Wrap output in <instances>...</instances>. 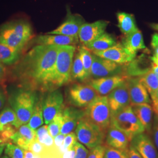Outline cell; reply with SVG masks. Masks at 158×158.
<instances>
[{
	"label": "cell",
	"mask_w": 158,
	"mask_h": 158,
	"mask_svg": "<svg viewBox=\"0 0 158 158\" xmlns=\"http://www.w3.org/2000/svg\"><path fill=\"white\" fill-rule=\"evenodd\" d=\"M151 27L153 29H154L156 31L157 29H158V23H152L151 25Z\"/></svg>",
	"instance_id": "53"
},
{
	"label": "cell",
	"mask_w": 158,
	"mask_h": 158,
	"mask_svg": "<svg viewBox=\"0 0 158 158\" xmlns=\"http://www.w3.org/2000/svg\"><path fill=\"white\" fill-rule=\"evenodd\" d=\"M71 78L80 81H85L88 80L78 52L77 53L76 52L74 56L71 72Z\"/></svg>",
	"instance_id": "30"
},
{
	"label": "cell",
	"mask_w": 158,
	"mask_h": 158,
	"mask_svg": "<svg viewBox=\"0 0 158 158\" xmlns=\"http://www.w3.org/2000/svg\"><path fill=\"white\" fill-rule=\"evenodd\" d=\"M151 60H152L153 64L158 66V55H153L151 57Z\"/></svg>",
	"instance_id": "50"
},
{
	"label": "cell",
	"mask_w": 158,
	"mask_h": 158,
	"mask_svg": "<svg viewBox=\"0 0 158 158\" xmlns=\"http://www.w3.org/2000/svg\"><path fill=\"white\" fill-rule=\"evenodd\" d=\"M62 124V111L58 114L48 126V131L50 135L53 138H55L59 134Z\"/></svg>",
	"instance_id": "33"
},
{
	"label": "cell",
	"mask_w": 158,
	"mask_h": 158,
	"mask_svg": "<svg viewBox=\"0 0 158 158\" xmlns=\"http://www.w3.org/2000/svg\"><path fill=\"white\" fill-rule=\"evenodd\" d=\"M152 101L153 103V105L156 104V102H158V90L156 91L154 97L152 99Z\"/></svg>",
	"instance_id": "51"
},
{
	"label": "cell",
	"mask_w": 158,
	"mask_h": 158,
	"mask_svg": "<svg viewBox=\"0 0 158 158\" xmlns=\"http://www.w3.org/2000/svg\"><path fill=\"white\" fill-rule=\"evenodd\" d=\"M28 150L33 153L34 155H41L44 152V148L42 143L35 138L29 145Z\"/></svg>",
	"instance_id": "39"
},
{
	"label": "cell",
	"mask_w": 158,
	"mask_h": 158,
	"mask_svg": "<svg viewBox=\"0 0 158 158\" xmlns=\"http://www.w3.org/2000/svg\"><path fill=\"white\" fill-rule=\"evenodd\" d=\"M36 138V131L29 128L28 125L20 126L12 136L11 142L20 147L23 150H28L31 142Z\"/></svg>",
	"instance_id": "21"
},
{
	"label": "cell",
	"mask_w": 158,
	"mask_h": 158,
	"mask_svg": "<svg viewBox=\"0 0 158 158\" xmlns=\"http://www.w3.org/2000/svg\"><path fill=\"white\" fill-rule=\"evenodd\" d=\"M153 142L158 151V115H157L153 121L152 127Z\"/></svg>",
	"instance_id": "41"
},
{
	"label": "cell",
	"mask_w": 158,
	"mask_h": 158,
	"mask_svg": "<svg viewBox=\"0 0 158 158\" xmlns=\"http://www.w3.org/2000/svg\"><path fill=\"white\" fill-rule=\"evenodd\" d=\"M85 117L106 132L111 125V117L107 96H97L85 108Z\"/></svg>",
	"instance_id": "6"
},
{
	"label": "cell",
	"mask_w": 158,
	"mask_h": 158,
	"mask_svg": "<svg viewBox=\"0 0 158 158\" xmlns=\"http://www.w3.org/2000/svg\"><path fill=\"white\" fill-rule=\"evenodd\" d=\"M75 134L81 143L91 149L102 145L106 132L84 116L80 119L75 129Z\"/></svg>",
	"instance_id": "7"
},
{
	"label": "cell",
	"mask_w": 158,
	"mask_h": 158,
	"mask_svg": "<svg viewBox=\"0 0 158 158\" xmlns=\"http://www.w3.org/2000/svg\"><path fill=\"white\" fill-rule=\"evenodd\" d=\"M75 156V150L73 148L71 150H69L64 153L62 155L61 158H74Z\"/></svg>",
	"instance_id": "45"
},
{
	"label": "cell",
	"mask_w": 158,
	"mask_h": 158,
	"mask_svg": "<svg viewBox=\"0 0 158 158\" xmlns=\"http://www.w3.org/2000/svg\"><path fill=\"white\" fill-rule=\"evenodd\" d=\"M130 142L124 133L113 125H110L106 135V143L108 147L127 151L130 147Z\"/></svg>",
	"instance_id": "19"
},
{
	"label": "cell",
	"mask_w": 158,
	"mask_h": 158,
	"mask_svg": "<svg viewBox=\"0 0 158 158\" xmlns=\"http://www.w3.org/2000/svg\"><path fill=\"white\" fill-rule=\"evenodd\" d=\"M156 31H158V29H157V30H156Z\"/></svg>",
	"instance_id": "56"
},
{
	"label": "cell",
	"mask_w": 158,
	"mask_h": 158,
	"mask_svg": "<svg viewBox=\"0 0 158 158\" xmlns=\"http://www.w3.org/2000/svg\"><path fill=\"white\" fill-rule=\"evenodd\" d=\"M65 135L63 134H59L53 138V142H54V147L58 150V149L62 145L63 142L64 141Z\"/></svg>",
	"instance_id": "44"
},
{
	"label": "cell",
	"mask_w": 158,
	"mask_h": 158,
	"mask_svg": "<svg viewBox=\"0 0 158 158\" xmlns=\"http://www.w3.org/2000/svg\"><path fill=\"white\" fill-rule=\"evenodd\" d=\"M33 36L28 21L23 19L6 23L0 27V44L21 52Z\"/></svg>",
	"instance_id": "2"
},
{
	"label": "cell",
	"mask_w": 158,
	"mask_h": 158,
	"mask_svg": "<svg viewBox=\"0 0 158 158\" xmlns=\"http://www.w3.org/2000/svg\"><path fill=\"white\" fill-rule=\"evenodd\" d=\"M91 52L96 56L121 64L131 62L135 58V57L130 55L124 46L120 43H117L115 45L104 51H93Z\"/></svg>",
	"instance_id": "16"
},
{
	"label": "cell",
	"mask_w": 158,
	"mask_h": 158,
	"mask_svg": "<svg viewBox=\"0 0 158 158\" xmlns=\"http://www.w3.org/2000/svg\"><path fill=\"white\" fill-rule=\"evenodd\" d=\"M108 24V21L104 20L92 23H84L79 31V40L83 45H87L106 32Z\"/></svg>",
	"instance_id": "13"
},
{
	"label": "cell",
	"mask_w": 158,
	"mask_h": 158,
	"mask_svg": "<svg viewBox=\"0 0 158 158\" xmlns=\"http://www.w3.org/2000/svg\"><path fill=\"white\" fill-rule=\"evenodd\" d=\"M20 53L11 48L2 44H0V63L10 66L19 60Z\"/></svg>",
	"instance_id": "26"
},
{
	"label": "cell",
	"mask_w": 158,
	"mask_h": 158,
	"mask_svg": "<svg viewBox=\"0 0 158 158\" xmlns=\"http://www.w3.org/2000/svg\"><path fill=\"white\" fill-rule=\"evenodd\" d=\"M122 65L93 53L90 77L93 79H98L121 74Z\"/></svg>",
	"instance_id": "10"
},
{
	"label": "cell",
	"mask_w": 158,
	"mask_h": 158,
	"mask_svg": "<svg viewBox=\"0 0 158 158\" xmlns=\"http://www.w3.org/2000/svg\"><path fill=\"white\" fill-rule=\"evenodd\" d=\"M85 116V110L67 107L62 111V124L60 133L66 135L76 129L80 119Z\"/></svg>",
	"instance_id": "18"
},
{
	"label": "cell",
	"mask_w": 158,
	"mask_h": 158,
	"mask_svg": "<svg viewBox=\"0 0 158 158\" xmlns=\"http://www.w3.org/2000/svg\"><path fill=\"white\" fill-rule=\"evenodd\" d=\"M126 82L130 94L131 105L151 103L149 93L140 81L139 77H128Z\"/></svg>",
	"instance_id": "15"
},
{
	"label": "cell",
	"mask_w": 158,
	"mask_h": 158,
	"mask_svg": "<svg viewBox=\"0 0 158 158\" xmlns=\"http://www.w3.org/2000/svg\"><path fill=\"white\" fill-rule=\"evenodd\" d=\"M6 96L2 90L0 89V110L4 107L6 103Z\"/></svg>",
	"instance_id": "47"
},
{
	"label": "cell",
	"mask_w": 158,
	"mask_h": 158,
	"mask_svg": "<svg viewBox=\"0 0 158 158\" xmlns=\"http://www.w3.org/2000/svg\"><path fill=\"white\" fill-rule=\"evenodd\" d=\"M117 18L118 27L124 36L132 34L139 29L136 24L135 17L132 14L118 12L117 13Z\"/></svg>",
	"instance_id": "24"
},
{
	"label": "cell",
	"mask_w": 158,
	"mask_h": 158,
	"mask_svg": "<svg viewBox=\"0 0 158 158\" xmlns=\"http://www.w3.org/2000/svg\"><path fill=\"white\" fill-rule=\"evenodd\" d=\"M77 136L74 132H70L65 135L62 145L58 149L59 153L62 155L66 151L72 149L74 145L77 142Z\"/></svg>",
	"instance_id": "34"
},
{
	"label": "cell",
	"mask_w": 158,
	"mask_h": 158,
	"mask_svg": "<svg viewBox=\"0 0 158 158\" xmlns=\"http://www.w3.org/2000/svg\"><path fill=\"white\" fill-rule=\"evenodd\" d=\"M134 113L148 133L152 131L153 124L152 107L149 104L143 103L131 105Z\"/></svg>",
	"instance_id": "22"
},
{
	"label": "cell",
	"mask_w": 158,
	"mask_h": 158,
	"mask_svg": "<svg viewBox=\"0 0 158 158\" xmlns=\"http://www.w3.org/2000/svg\"><path fill=\"white\" fill-rule=\"evenodd\" d=\"M130 145L143 158H158V149L149 136L144 132L134 136L131 141Z\"/></svg>",
	"instance_id": "17"
},
{
	"label": "cell",
	"mask_w": 158,
	"mask_h": 158,
	"mask_svg": "<svg viewBox=\"0 0 158 158\" xmlns=\"http://www.w3.org/2000/svg\"><path fill=\"white\" fill-rule=\"evenodd\" d=\"M78 52L85 68L86 75L88 79H90L91 77V69L93 63V53L84 45L79 47Z\"/></svg>",
	"instance_id": "31"
},
{
	"label": "cell",
	"mask_w": 158,
	"mask_h": 158,
	"mask_svg": "<svg viewBox=\"0 0 158 158\" xmlns=\"http://www.w3.org/2000/svg\"><path fill=\"white\" fill-rule=\"evenodd\" d=\"M151 45L154 52V55H158V34L155 33L152 36Z\"/></svg>",
	"instance_id": "42"
},
{
	"label": "cell",
	"mask_w": 158,
	"mask_h": 158,
	"mask_svg": "<svg viewBox=\"0 0 158 158\" xmlns=\"http://www.w3.org/2000/svg\"><path fill=\"white\" fill-rule=\"evenodd\" d=\"M6 68L5 65L0 63V81L5 79L6 76Z\"/></svg>",
	"instance_id": "46"
},
{
	"label": "cell",
	"mask_w": 158,
	"mask_h": 158,
	"mask_svg": "<svg viewBox=\"0 0 158 158\" xmlns=\"http://www.w3.org/2000/svg\"><path fill=\"white\" fill-rule=\"evenodd\" d=\"M117 44V40L113 35L106 32L85 46L91 52L102 51L106 50L113 46Z\"/></svg>",
	"instance_id": "25"
},
{
	"label": "cell",
	"mask_w": 158,
	"mask_h": 158,
	"mask_svg": "<svg viewBox=\"0 0 158 158\" xmlns=\"http://www.w3.org/2000/svg\"><path fill=\"white\" fill-rule=\"evenodd\" d=\"M142 83L147 89V91L152 99L158 90V77L151 69L146 73L139 77Z\"/></svg>",
	"instance_id": "27"
},
{
	"label": "cell",
	"mask_w": 158,
	"mask_h": 158,
	"mask_svg": "<svg viewBox=\"0 0 158 158\" xmlns=\"http://www.w3.org/2000/svg\"><path fill=\"white\" fill-rule=\"evenodd\" d=\"M84 23L85 19L83 17L79 14H72L69 9H68L67 17L64 22L47 34L78 37L80 29Z\"/></svg>",
	"instance_id": "12"
},
{
	"label": "cell",
	"mask_w": 158,
	"mask_h": 158,
	"mask_svg": "<svg viewBox=\"0 0 158 158\" xmlns=\"http://www.w3.org/2000/svg\"><path fill=\"white\" fill-rule=\"evenodd\" d=\"M107 98L111 115L131 106L130 94L126 81L110 93Z\"/></svg>",
	"instance_id": "14"
},
{
	"label": "cell",
	"mask_w": 158,
	"mask_h": 158,
	"mask_svg": "<svg viewBox=\"0 0 158 158\" xmlns=\"http://www.w3.org/2000/svg\"><path fill=\"white\" fill-rule=\"evenodd\" d=\"M157 115H158V114H157Z\"/></svg>",
	"instance_id": "57"
},
{
	"label": "cell",
	"mask_w": 158,
	"mask_h": 158,
	"mask_svg": "<svg viewBox=\"0 0 158 158\" xmlns=\"http://www.w3.org/2000/svg\"><path fill=\"white\" fill-rule=\"evenodd\" d=\"M106 148L100 145L91 149L87 158H104Z\"/></svg>",
	"instance_id": "38"
},
{
	"label": "cell",
	"mask_w": 158,
	"mask_h": 158,
	"mask_svg": "<svg viewBox=\"0 0 158 158\" xmlns=\"http://www.w3.org/2000/svg\"><path fill=\"white\" fill-rule=\"evenodd\" d=\"M76 52L75 46H60L56 62L49 80L47 90H56L68 84L72 80L71 72L74 56Z\"/></svg>",
	"instance_id": "3"
},
{
	"label": "cell",
	"mask_w": 158,
	"mask_h": 158,
	"mask_svg": "<svg viewBox=\"0 0 158 158\" xmlns=\"http://www.w3.org/2000/svg\"><path fill=\"white\" fill-rule=\"evenodd\" d=\"M78 37H72L62 35H40L35 40L40 45L75 46L79 42Z\"/></svg>",
	"instance_id": "20"
},
{
	"label": "cell",
	"mask_w": 158,
	"mask_h": 158,
	"mask_svg": "<svg viewBox=\"0 0 158 158\" xmlns=\"http://www.w3.org/2000/svg\"><path fill=\"white\" fill-rule=\"evenodd\" d=\"M128 76L117 74L112 76L90 79L88 83L100 96H107L113 90L124 83L128 79Z\"/></svg>",
	"instance_id": "11"
},
{
	"label": "cell",
	"mask_w": 158,
	"mask_h": 158,
	"mask_svg": "<svg viewBox=\"0 0 158 158\" xmlns=\"http://www.w3.org/2000/svg\"><path fill=\"white\" fill-rule=\"evenodd\" d=\"M7 125H13L17 129L20 127L17 115L11 107H6L0 111V131Z\"/></svg>",
	"instance_id": "28"
},
{
	"label": "cell",
	"mask_w": 158,
	"mask_h": 158,
	"mask_svg": "<svg viewBox=\"0 0 158 158\" xmlns=\"http://www.w3.org/2000/svg\"><path fill=\"white\" fill-rule=\"evenodd\" d=\"M111 124L124 133L130 142L134 136L145 131L134 113L131 106H127L112 114Z\"/></svg>",
	"instance_id": "5"
},
{
	"label": "cell",
	"mask_w": 158,
	"mask_h": 158,
	"mask_svg": "<svg viewBox=\"0 0 158 158\" xmlns=\"http://www.w3.org/2000/svg\"><path fill=\"white\" fill-rule=\"evenodd\" d=\"M121 44L130 55L134 57L138 51L147 49L142 32L139 29L132 34L125 36Z\"/></svg>",
	"instance_id": "23"
},
{
	"label": "cell",
	"mask_w": 158,
	"mask_h": 158,
	"mask_svg": "<svg viewBox=\"0 0 158 158\" xmlns=\"http://www.w3.org/2000/svg\"><path fill=\"white\" fill-rule=\"evenodd\" d=\"M9 158V157H8V156H6V155H4V156H2V157H1V158Z\"/></svg>",
	"instance_id": "55"
},
{
	"label": "cell",
	"mask_w": 158,
	"mask_h": 158,
	"mask_svg": "<svg viewBox=\"0 0 158 158\" xmlns=\"http://www.w3.org/2000/svg\"><path fill=\"white\" fill-rule=\"evenodd\" d=\"M75 150V156L74 158H87L89 155L88 149L84 145L77 141L74 145Z\"/></svg>",
	"instance_id": "37"
},
{
	"label": "cell",
	"mask_w": 158,
	"mask_h": 158,
	"mask_svg": "<svg viewBox=\"0 0 158 158\" xmlns=\"http://www.w3.org/2000/svg\"><path fill=\"white\" fill-rule=\"evenodd\" d=\"M63 96L60 91H51L43 100V117L46 125H48L58 114L61 113L63 108Z\"/></svg>",
	"instance_id": "9"
},
{
	"label": "cell",
	"mask_w": 158,
	"mask_h": 158,
	"mask_svg": "<svg viewBox=\"0 0 158 158\" xmlns=\"http://www.w3.org/2000/svg\"><path fill=\"white\" fill-rule=\"evenodd\" d=\"M5 155L10 158H23V150L12 142L8 143L4 148Z\"/></svg>",
	"instance_id": "35"
},
{
	"label": "cell",
	"mask_w": 158,
	"mask_h": 158,
	"mask_svg": "<svg viewBox=\"0 0 158 158\" xmlns=\"http://www.w3.org/2000/svg\"><path fill=\"white\" fill-rule=\"evenodd\" d=\"M66 94L68 102L77 108L86 107L98 96L91 85L82 83H75L70 85Z\"/></svg>",
	"instance_id": "8"
},
{
	"label": "cell",
	"mask_w": 158,
	"mask_h": 158,
	"mask_svg": "<svg viewBox=\"0 0 158 158\" xmlns=\"http://www.w3.org/2000/svg\"><path fill=\"white\" fill-rule=\"evenodd\" d=\"M24 156L23 158H34V153L29 150H23Z\"/></svg>",
	"instance_id": "48"
},
{
	"label": "cell",
	"mask_w": 158,
	"mask_h": 158,
	"mask_svg": "<svg viewBox=\"0 0 158 158\" xmlns=\"http://www.w3.org/2000/svg\"><path fill=\"white\" fill-rule=\"evenodd\" d=\"M38 99L35 90L29 88L17 89L11 93L9 103L17 115L20 126L28 123Z\"/></svg>",
	"instance_id": "4"
},
{
	"label": "cell",
	"mask_w": 158,
	"mask_h": 158,
	"mask_svg": "<svg viewBox=\"0 0 158 158\" xmlns=\"http://www.w3.org/2000/svg\"><path fill=\"white\" fill-rule=\"evenodd\" d=\"M43 99L40 98L36 104L34 108V112L29 119L27 125L31 129L36 131L40 127L44 124V119L43 117V110H42Z\"/></svg>",
	"instance_id": "29"
},
{
	"label": "cell",
	"mask_w": 158,
	"mask_h": 158,
	"mask_svg": "<svg viewBox=\"0 0 158 158\" xmlns=\"http://www.w3.org/2000/svg\"><path fill=\"white\" fill-rule=\"evenodd\" d=\"M4 148H5V147L0 145V158H1V155H2V154L3 151H4Z\"/></svg>",
	"instance_id": "54"
},
{
	"label": "cell",
	"mask_w": 158,
	"mask_h": 158,
	"mask_svg": "<svg viewBox=\"0 0 158 158\" xmlns=\"http://www.w3.org/2000/svg\"><path fill=\"white\" fill-rule=\"evenodd\" d=\"M153 110L155 111V113L158 114V102H156V104L153 105Z\"/></svg>",
	"instance_id": "52"
},
{
	"label": "cell",
	"mask_w": 158,
	"mask_h": 158,
	"mask_svg": "<svg viewBox=\"0 0 158 158\" xmlns=\"http://www.w3.org/2000/svg\"><path fill=\"white\" fill-rule=\"evenodd\" d=\"M104 158H129L127 151H121L112 147L106 148Z\"/></svg>",
	"instance_id": "36"
},
{
	"label": "cell",
	"mask_w": 158,
	"mask_h": 158,
	"mask_svg": "<svg viewBox=\"0 0 158 158\" xmlns=\"http://www.w3.org/2000/svg\"><path fill=\"white\" fill-rule=\"evenodd\" d=\"M151 70H152L153 72L158 77V66L155 65V64H153L152 63V69Z\"/></svg>",
	"instance_id": "49"
},
{
	"label": "cell",
	"mask_w": 158,
	"mask_h": 158,
	"mask_svg": "<svg viewBox=\"0 0 158 158\" xmlns=\"http://www.w3.org/2000/svg\"><path fill=\"white\" fill-rule=\"evenodd\" d=\"M49 134L48 131V125H43L40 127L38 130L36 131V139L40 142V143L43 144L47 136Z\"/></svg>",
	"instance_id": "40"
},
{
	"label": "cell",
	"mask_w": 158,
	"mask_h": 158,
	"mask_svg": "<svg viewBox=\"0 0 158 158\" xmlns=\"http://www.w3.org/2000/svg\"><path fill=\"white\" fill-rule=\"evenodd\" d=\"M59 46L36 45L19 63L17 76L29 89L47 90Z\"/></svg>",
	"instance_id": "1"
},
{
	"label": "cell",
	"mask_w": 158,
	"mask_h": 158,
	"mask_svg": "<svg viewBox=\"0 0 158 158\" xmlns=\"http://www.w3.org/2000/svg\"><path fill=\"white\" fill-rule=\"evenodd\" d=\"M127 153L129 158H143L135 149L131 145L127 151Z\"/></svg>",
	"instance_id": "43"
},
{
	"label": "cell",
	"mask_w": 158,
	"mask_h": 158,
	"mask_svg": "<svg viewBox=\"0 0 158 158\" xmlns=\"http://www.w3.org/2000/svg\"><path fill=\"white\" fill-rule=\"evenodd\" d=\"M18 129L13 125H7L0 131V144L6 147V145L11 142L12 136Z\"/></svg>",
	"instance_id": "32"
}]
</instances>
